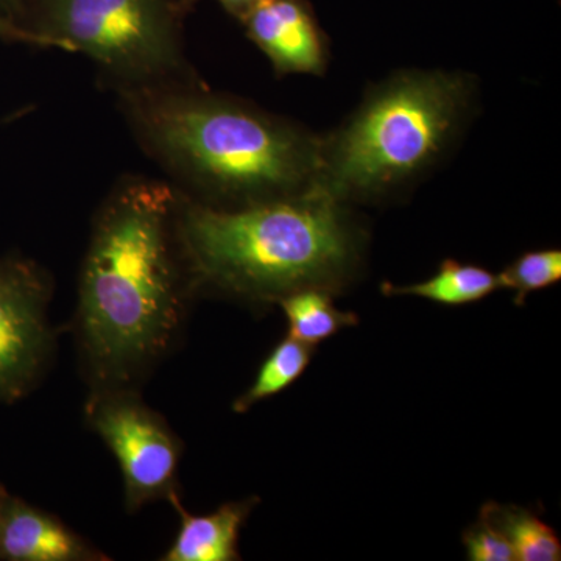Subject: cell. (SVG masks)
<instances>
[{
    "label": "cell",
    "mask_w": 561,
    "mask_h": 561,
    "mask_svg": "<svg viewBox=\"0 0 561 561\" xmlns=\"http://www.w3.org/2000/svg\"><path fill=\"white\" fill-rule=\"evenodd\" d=\"M140 149L176 190L234 209L319 187L321 133L205 81L116 92Z\"/></svg>",
    "instance_id": "cell-1"
},
{
    "label": "cell",
    "mask_w": 561,
    "mask_h": 561,
    "mask_svg": "<svg viewBox=\"0 0 561 561\" xmlns=\"http://www.w3.org/2000/svg\"><path fill=\"white\" fill-rule=\"evenodd\" d=\"M173 184L127 176L95 217L80 278V327L105 381L130 378L168 348L179 328L184 261Z\"/></svg>",
    "instance_id": "cell-2"
},
{
    "label": "cell",
    "mask_w": 561,
    "mask_h": 561,
    "mask_svg": "<svg viewBox=\"0 0 561 561\" xmlns=\"http://www.w3.org/2000/svg\"><path fill=\"white\" fill-rule=\"evenodd\" d=\"M176 238L198 283L275 302L306 287L339 294L360 271L368 241L354 206L320 187L234 209L179 191Z\"/></svg>",
    "instance_id": "cell-3"
},
{
    "label": "cell",
    "mask_w": 561,
    "mask_h": 561,
    "mask_svg": "<svg viewBox=\"0 0 561 561\" xmlns=\"http://www.w3.org/2000/svg\"><path fill=\"white\" fill-rule=\"evenodd\" d=\"M479 110L481 87L470 72L394 70L321 133L319 187L351 206L404 197L456 153Z\"/></svg>",
    "instance_id": "cell-4"
},
{
    "label": "cell",
    "mask_w": 561,
    "mask_h": 561,
    "mask_svg": "<svg viewBox=\"0 0 561 561\" xmlns=\"http://www.w3.org/2000/svg\"><path fill=\"white\" fill-rule=\"evenodd\" d=\"M184 0H33L25 31L49 49L83 54L114 91L195 81L184 55Z\"/></svg>",
    "instance_id": "cell-5"
},
{
    "label": "cell",
    "mask_w": 561,
    "mask_h": 561,
    "mask_svg": "<svg viewBox=\"0 0 561 561\" xmlns=\"http://www.w3.org/2000/svg\"><path fill=\"white\" fill-rule=\"evenodd\" d=\"M90 420L119 461L128 507L176 494L179 442L160 416L128 394L111 393L92 402Z\"/></svg>",
    "instance_id": "cell-6"
},
{
    "label": "cell",
    "mask_w": 561,
    "mask_h": 561,
    "mask_svg": "<svg viewBox=\"0 0 561 561\" xmlns=\"http://www.w3.org/2000/svg\"><path fill=\"white\" fill-rule=\"evenodd\" d=\"M49 283L28 261L0 260V402L14 401L39 373L49 328Z\"/></svg>",
    "instance_id": "cell-7"
},
{
    "label": "cell",
    "mask_w": 561,
    "mask_h": 561,
    "mask_svg": "<svg viewBox=\"0 0 561 561\" xmlns=\"http://www.w3.org/2000/svg\"><path fill=\"white\" fill-rule=\"evenodd\" d=\"M239 24L271 61L276 77L327 76L331 38L309 0H260Z\"/></svg>",
    "instance_id": "cell-8"
},
{
    "label": "cell",
    "mask_w": 561,
    "mask_h": 561,
    "mask_svg": "<svg viewBox=\"0 0 561 561\" xmlns=\"http://www.w3.org/2000/svg\"><path fill=\"white\" fill-rule=\"evenodd\" d=\"M79 537L57 519L16 497L0 512V559L10 561H81L94 559Z\"/></svg>",
    "instance_id": "cell-9"
},
{
    "label": "cell",
    "mask_w": 561,
    "mask_h": 561,
    "mask_svg": "<svg viewBox=\"0 0 561 561\" xmlns=\"http://www.w3.org/2000/svg\"><path fill=\"white\" fill-rule=\"evenodd\" d=\"M172 504L180 512L179 537L165 553V561H232L239 560V535L249 518L254 500L230 502L210 515H191L181 507L173 494Z\"/></svg>",
    "instance_id": "cell-10"
},
{
    "label": "cell",
    "mask_w": 561,
    "mask_h": 561,
    "mask_svg": "<svg viewBox=\"0 0 561 561\" xmlns=\"http://www.w3.org/2000/svg\"><path fill=\"white\" fill-rule=\"evenodd\" d=\"M500 289L501 283L496 273L486 271L482 265L456 260L442 261L435 275L420 283L409 286L383 283L381 286L382 294L387 297L408 295L437 302L446 308L474 305Z\"/></svg>",
    "instance_id": "cell-11"
},
{
    "label": "cell",
    "mask_w": 561,
    "mask_h": 561,
    "mask_svg": "<svg viewBox=\"0 0 561 561\" xmlns=\"http://www.w3.org/2000/svg\"><path fill=\"white\" fill-rule=\"evenodd\" d=\"M334 295L319 287H306L279 298L276 302L289 323L290 337L317 346L345 328L356 327L359 317L337 309Z\"/></svg>",
    "instance_id": "cell-12"
},
{
    "label": "cell",
    "mask_w": 561,
    "mask_h": 561,
    "mask_svg": "<svg viewBox=\"0 0 561 561\" xmlns=\"http://www.w3.org/2000/svg\"><path fill=\"white\" fill-rule=\"evenodd\" d=\"M479 516L511 542L515 560L559 561L561 541L557 531L530 508L486 502Z\"/></svg>",
    "instance_id": "cell-13"
},
{
    "label": "cell",
    "mask_w": 561,
    "mask_h": 561,
    "mask_svg": "<svg viewBox=\"0 0 561 561\" xmlns=\"http://www.w3.org/2000/svg\"><path fill=\"white\" fill-rule=\"evenodd\" d=\"M313 353L316 346L306 345L290 335L280 341L261 365L253 386L234 401L232 409L238 413H245L257 402L289 389L308 370Z\"/></svg>",
    "instance_id": "cell-14"
},
{
    "label": "cell",
    "mask_w": 561,
    "mask_h": 561,
    "mask_svg": "<svg viewBox=\"0 0 561 561\" xmlns=\"http://www.w3.org/2000/svg\"><path fill=\"white\" fill-rule=\"evenodd\" d=\"M501 289L513 290V305H526L535 291L548 289L561 280V251L541 249L524 251L507 267L497 273Z\"/></svg>",
    "instance_id": "cell-15"
},
{
    "label": "cell",
    "mask_w": 561,
    "mask_h": 561,
    "mask_svg": "<svg viewBox=\"0 0 561 561\" xmlns=\"http://www.w3.org/2000/svg\"><path fill=\"white\" fill-rule=\"evenodd\" d=\"M468 560L471 561H513L511 542L505 540L500 530L479 516L478 523L472 524L461 537Z\"/></svg>",
    "instance_id": "cell-16"
},
{
    "label": "cell",
    "mask_w": 561,
    "mask_h": 561,
    "mask_svg": "<svg viewBox=\"0 0 561 561\" xmlns=\"http://www.w3.org/2000/svg\"><path fill=\"white\" fill-rule=\"evenodd\" d=\"M0 41L5 43H21L28 44V46L47 47L46 41L41 39L39 36L33 35L32 32L25 31L16 22L7 20L5 16L0 14Z\"/></svg>",
    "instance_id": "cell-17"
},
{
    "label": "cell",
    "mask_w": 561,
    "mask_h": 561,
    "mask_svg": "<svg viewBox=\"0 0 561 561\" xmlns=\"http://www.w3.org/2000/svg\"><path fill=\"white\" fill-rule=\"evenodd\" d=\"M198 2L201 0H184V3H186L187 9L191 11L195 9ZM216 2L225 10V13L230 14L231 18L239 22L243 14L253 9L260 0H216Z\"/></svg>",
    "instance_id": "cell-18"
},
{
    "label": "cell",
    "mask_w": 561,
    "mask_h": 561,
    "mask_svg": "<svg viewBox=\"0 0 561 561\" xmlns=\"http://www.w3.org/2000/svg\"><path fill=\"white\" fill-rule=\"evenodd\" d=\"M32 2L33 0H0V14L5 16L7 20L21 25L22 20H24L25 14L31 9Z\"/></svg>",
    "instance_id": "cell-19"
},
{
    "label": "cell",
    "mask_w": 561,
    "mask_h": 561,
    "mask_svg": "<svg viewBox=\"0 0 561 561\" xmlns=\"http://www.w3.org/2000/svg\"><path fill=\"white\" fill-rule=\"evenodd\" d=\"M7 497H9V493L0 485V512H2L3 502H5Z\"/></svg>",
    "instance_id": "cell-20"
}]
</instances>
